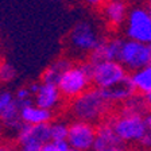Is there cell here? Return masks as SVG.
I'll return each instance as SVG.
<instances>
[{
    "label": "cell",
    "instance_id": "obj_1",
    "mask_svg": "<svg viewBox=\"0 0 151 151\" xmlns=\"http://www.w3.org/2000/svg\"><path fill=\"white\" fill-rule=\"evenodd\" d=\"M111 105L112 104L104 96L103 89L89 88L86 92L72 100L70 113L77 120L96 123L107 115Z\"/></svg>",
    "mask_w": 151,
    "mask_h": 151
},
{
    "label": "cell",
    "instance_id": "obj_2",
    "mask_svg": "<svg viewBox=\"0 0 151 151\" xmlns=\"http://www.w3.org/2000/svg\"><path fill=\"white\" fill-rule=\"evenodd\" d=\"M92 81V63H80L72 65L61 76L57 82L61 93L65 99L73 100L91 88Z\"/></svg>",
    "mask_w": 151,
    "mask_h": 151
},
{
    "label": "cell",
    "instance_id": "obj_3",
    "mask_svg": "<svg viewBox=\"0 0 151 151\" xmlns=\"http://www.w3.org/2000/svg\"><path fill=\"white\" fill-rule=\"evenodd\" d=\"M126 24L128 39L151 43V11L147 7L138 6L129 9Z\"/></svg>",
    "mask_w": 151,
    "mask_h": 151
},
{
    "label": "cell",
    "instance_id": "obj_4",
    "mask_svg": "<svg viewBox=\"0 0 151 151\" xmlns=\"http://www.w3.org/2000/svg\"><path fill=\"white\" fill-rule=\"evenodd\" d=\"M69 46L74 53L91 54L103 41L97 30L89 22H80L69 32Z\"/></svg>",
    "mask_w": 151,
    "mask_h": 151
},
{
    "label": "cell",
    "instance_id": "obj_5",
    "mask_svg": "<svg viewBox=\"0 0 151 151\" xmlns=\"http://www.w3.org/2000/svg\"><path fill=\"white\" fill-rule=\"evenodd\" d=\"M116 134L124 143H138L146 131L145 116L119 113L111 120Z\"/></svg>",
    "mask_w": 151,
    "mask_h": 151
},
{
    "label": "cell",
    "instance_id": "obj_6",
    "mask_svg": "<svg viewBox=\"0 0 151 151\" xmlns=\"http://www.w3.org/2000/svg\"><path fill=\"white\" fill-rule=\"evenodd\" d=\"M119 61L131 72L151 65V43H143L132 39L124 41Z\"/></svg>",
    "mask_w": 151,
    "mask_h": 151
},
{
    "label": "cell",
    "instance_id": "obj_7",
    "mask_svg": "<svg viewBox=\"0 0 151 151\" xmlns=\"http://www.w3.org/2000/svg\"><path fill=\"white\" fill-rule=\"evenodd\" d=\"M127 76V69L120 61H100L92 63V81L96 88H108Z\"/></svg>",
    "mask_w": 151,
    "mask_h": 151
},
{
    "label": "cell",
    "instance_id": "obj_8",
    "mask_svg": "<svg viewBox=\"0 0 151 151\" xmlns=\"http://www.w3.org/2000/svg\"><path fill=\"white\" fill-rule=\"evenodd\" d=\"M96 128L93 123L77 120L69 126V135H68V143L72 148L81 151L93 150V145L96 140Z\"/></svg>",
    "mask_w": 151,
    "mask_h": 151
},
{
    "label": "cell",
    "instance_id": "obj_9",
    "mask_svg": "<svg viewBox=\"0 0 151 151\" xmlns=\"http://www.w3.org/2000/svg\"><path fill=\"white\" fill-rule=\"evenodd\" d=\"M19 146H42L51 139L50 123L45 124H23L16 132Z\"/></svg>",
    "mask_w": 151,
    "mask_h": 151
},
{
    "label": "cell",
    "instance_id": "obj_10",
    "mask_svg": "<svg viewBox=\"0 0 151 151\" xmlns=\"http://www.w3.org/2000/svg\"><path fill=\"white\" fill-rule=\"evenodd\" d=\"M124 145L126 143L116 134L112 123L105 122L99 124L96 128V140L92 151H113L124 148Z\"/></svg>",
    "mask_w": 151,
    "mask_h": 151
},
{
    "label": "cell",
    "instance_id": "obj_11",
    "mask_svg": "<svg viewBox=\"0 0 151 151\" xmlns=\"http://www.w3.org/2000/svg\"><path fill=\"white\" fill-rule=\"evenodd\" d=\"M124 41L120 38L103 39L96 49L89 54V62L96 63L100 61H119Z\"/></svg>",
    "mask_w": 151,
    "mask_h": 151
},
{
    "label": "cell",
    "instance_id": "obj_12",
    "mask_svg": "<svg viewBox=\"0 0 151 151\" xmlns=\"http://www.w3.org/2000/svg\"><path fill=\"white\" fill-rule=\"evenodd\" d=\"M103 93L111 104H122L136 93V88L132 81V77L127 74L124 78L117 81L116 84L111 85L108 88H104Z\"/></svg>",
    "mask_w": 151,
    "mask_h": 151
},
{
    "label": "cell",
    "instance_id": "obj_13",
    "mask_svg": "<svg viewBox=\"0 0 151 151\" xmlns=\"http://www.w3.org/2000/svg\"><path fill=\"white\" fill-rule=\"evenodd\" d=\"M62 93L57 84L53 82H42L39 91L34 94V103L46 109L54 111L62 103Z\"/></svg>",
    "mask_w": 151,
    "mask_h": 151
},
{
    "label": "cell",
    "instance_id": "obj_14",
    "mask_svg": "<svg viewBox=\"0 0 151 151\" xmlns=\"http://www.w3.org/2000/svg\"><path fill=\"white\" fill-rule=\"evenodd\" d=\"M103 15L107 23L113 28L124 24L128 16V7L126 0H105L103 4Z\"/></svg>",
    "mask_w": 151,
    "mask_h": 151
},
{
    "label": "cell",
    "instance_id": "obj_15",
    "mask_svg": "<svg viewBox=\"0 0 151 151\" xmlns=\"http://www.w3.org/2000/svg\"><path fill=\"white\" fill-rule=\"evenodd\" d=\"M20 117L26 124H45L53 119V111L42 108L35 103L20 108Z\"/></svg>",
    "mask_w": 151,
    "mask_h": 151
},
{
    "label": "cell",
    "instance_id": "obj_16",
    "mask_svg": "<svg viewBox=\"0 0 151 151\" xmlns=\"http://www.w3.org/2000/svg\"><path fill=\"white\" fill-rule=\"evenodd\" d=\"M150 105H148L146 96L142 93L136 92L134 96L126 100L124 103H122V108H120L119 113H126V115H140L145 116L146 113L150 111Z\"/></svg>",
    "mask_w": 151,
    "mask_h": 151
},
{
    "label": "cell",
    "instance_id": "obj_17",
    "mask_svg": "<svg viewBox=\"0 0 151 151\" xmlns=\"http://www.w3.org/2000/svg\"><path fill=\"white\" fill-rule=\"evenodd\" d=\"M0 120H1V124L7 129H9L12 132H18L19 129L22 128V126L24 123H23L22 117H20V107L18 105L16 100L0 115Z\"/></svg>",
    "mask_w": 151,
    "mask_h": 151
},
{
    "label": "cell",
    "instance_id": "obj_18",
    "mask_svg": "<svg viewBox=\"0 0 151 151\" xmlns=\"http://www.w3.org/2000/svg\"><path fill=\"white\" fill-rule=\"evenodd\" d=\"M72 63L68 58H58L57 61H54L43 73H42V82H53V84H57L60 81L61 76L63 74L66 69H69Z\"/></svg>",
    "mask_w": 151,
    "mask_h": 151
},
{
    "label": "cell",
    "instance_id": "obj_19",
    "mask_svg": "<svg viewBox=\"0 0 151 151\" xmlns=\"http://www.w3.org/2000/svg\"><path fill=\"white\" fill-rule=\"evenodd\" d=\"M131 77L138 93L146 96L148 92H151V65H147L142 69L132 72Z\"/></svg>",
    "mask_w": 151,
    "mask_h": 151
},
{
    "label": "cell",
    "instance_id": "obj_20",
    "mask_svg": "<svg viewBox=\"0 0 151 151\" xmlns=\"http://www.w3.org/2000/svg\"><path fill=\"white\" fill-rule=\"evenodd\" d=\"M50 135L53 140H66L69 135V126L63 122H54L50 124Z\"/></svg>",
    "mask_w": 151,
    "mask_h": 151
},
{
    "label": "cell",
    "instance_id": "obj_21",
    "mask_svg": "<svg viewBox=\"0 0 151 151\" xmlns=\"http://www.w3.org/2000/svg\"><path fill=\"white\" fill-rule=\"evenodd\" d=\"M16 78V70L12 65H9L7 62L0 63V82L8 84V82L14 81Z\"/></svg>",
    "mask_w": 151,
    "mask_h": 151
},
{
    "label": "cell",
    "instance_id": "obj_22",
    "mask_svg": "<svg viewBox=\"0 0 151 151\" xmlns=\"http://www.w3.org/2000/svg\"><path fill=\"white\" fill-rule=\"evenodd\" d=\"M31 97H32V92L30 91V88H24V86H23V88H19L15 93V100L20 108L34 103Z\"/></svg>",
    "mask_w": 151,
    "mask_h": 151
},
{
    "label": "cell",
    "instance_id": "obj_23",
    "mask_svg": "<svg viewBox=\"0 0 151 151\" xmlns=\"http://www.w3.org/2000/svg\"><path fill=\"white\" fill-rule=\"evenodd\" d=\"M70 148L68 140H53L50 139L42 146V151H68Z\"/></svg>",
    "mask_w": 151,
    "mask_h": 151
},
{
    "label": "cell",
    "instance_id": "obj_24",
    "mask_svg": "<svg viewBox=\"0 0 151 151\" xmlns=\"http://www.w3.org/2000/svg\"><path fill=\"white\" fill-rule=\"evenodd\" d=\"M15 101V94L8 91H0V115Z\"/></svg>",
    "mask_w": 151,
    "mask_h": 151
},
{
    "label": "cell",
    "instance_id": "obj_25",
    "mask_svg": "<svg viewBox=\"0 0 151 151\" xmlns=\"http://www.w3.org/2000/svg\"><path fill=\"white\" fill-rule=\"evenodd\" d=\"M84 1L86 4H89V6H92V7H100L105 3V0H84Z\"/></svg>",
    "mask_w": 151,
    "mask_h": 151
},
{
    "label": "cell",
    "instance_id": "obj_26",
    "mask_svg": "<svg viewBox=\"0 0 151 151\" xmlns=\"http://www.w3.org/2000/svg\"><path fill=\"white\" fill-rule=\"evenodd\" d=\"M39 86H41V84H37V82H32L28 88H30V91L32 92V94H35L38 91H39Z\"/></svg>",
    "mask_w": 151,
    "mask_h": 151
},
{
    "label": "cell",
    "instance_id": "obj_27",
    "mask_svg": "<svg viewBox=\"0 0 151 151\" xmlns=\"http://www.w3.org/2000/svg\"><path fill=\"white\" fill-rule=\"evenodd\" d=\"M146 100H147L148 105H150V108H151V92H148V93L146 94Z\"/></svg>",
    "mask_w": 151,
    "mask_h": 151
},
{
    "label": "cell",
    "instance_id": "obj_28",
    "mask_svg": "<svg viewBox=\"0 0 151 151\" xmlns=\"http://www.w3.org/2000/svg\"><path fill=\"white\" fill-rule=\"evenodd\" d=\"M146 7L151 11V0H146Z\"/></svg>",
    "mask_w": 151,
    "mask_h": 151
},
{
    "label": "cell",
    "instance_id": "obj_29",
    "mask_svg": "<svg viewBox=\"0 0 151 151\" xmlns=\"http://www.w3.org/2000/svg\"><path fill=\"white\" fill-rule=\"evenodd\" d=\"M113 151H140V150H132V148H129V150H126V148H119V150H113Z\"/></svg>",
    "mask_w": 151,
    "mask_h": 151
},
{
    "label": "cell",
    "instance_id": "obj_30",
    "mask_svg": "<svg viewBox=\"0 0 151 151\" xmlns=\"http://www.w3.org/2000/svg\"><path fill=\"white\" fill-rule=\"evenodd\" d=\"M0 151H9V150L6 147V146H0Z\"/></svg>",
    "mask_w": 151,
    "mask_h": 151
},
{
    "label": "cell",
    "instance_id": "obj_31",
    "mask_svg": "<svg viewBox=\"0 0 151 151\" xmlns=\"http://www.w3.org/2000/svg\"><path fill=\"white\" fill-rule=\"evenodd\" d=\"M128 1H134V3H139V1H143V0H128Z\"/></svg>",
    "mask_w": 151,
    "mask_h": 151
},
{
    "label": "cell",
    "instance_id": "obj_32",
    "mask_svg": "<svg viewBox=\"0 0 151 151\" xmlns=\"http://www.w3.org/2000/svg\"><path fill=\"white\" fill-rule=\"evenodd\" d=\"M68 151H81V150H76V148H72V147H70Z\"/></svg>",
    "mask_w": 151,
    "mask_h": 151
},
{
    "label": "cell",
    "instance_id": "obj_33",
    "mask_svg": "<svg viewBox=\"0 0 151 151\" xmlns=\"http://www.w3.org/2000/svg\"><path fill=\"white\" fill-rule=\"evenodd\" d=\"M54 1H61V0H54Z\"/></svg>",
    "mask_w": 151,
    "mask_h": 151
}]
</instances>
